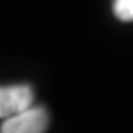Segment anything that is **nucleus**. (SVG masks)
Here are the masks:
<instances>
[{"label":"nucleus","mask_w":133,"mask_h":133,"mask_svg":"<svg viewBox=\"0 0 133 133\" xmlns=\"http://www.w3.org/2000/svg\"><path fill=\"white\" fill-rule=\"evenodd\" d=\"M49 112L45 107H31L4 119L0 133H45L49 128Z\"/></svg>","instance_id":"nucleus-1"},{"label":"nucleus","mask_w":133,"mask_h":133,"mask_svg":"<svg viewBox=\"0 0 133 133\" xmlns=\"http://www.w3.org/2000/svg\"><path fill=\"white\" fill-rule=\"evenodd\" d=\"M35 92L30 85H5L0 87V119H7L14 114L31 107Z\"/></svg>","instance_id":"nucleus-2"},{"label":"nucleus","mask_w":133,"mask_h":133,"mask_svg":"<svg viewBox=\"0 0 133 133\" xmlns=\"http://www.w3.org/2000/svg\"><path fill=\"white\" fill-rule=\"evenodd\" d=\"M112 12L119 21L131 23L133 21V0H114Z\"/></svg>","instance_id":"nucleus-3"}]
</instances>
